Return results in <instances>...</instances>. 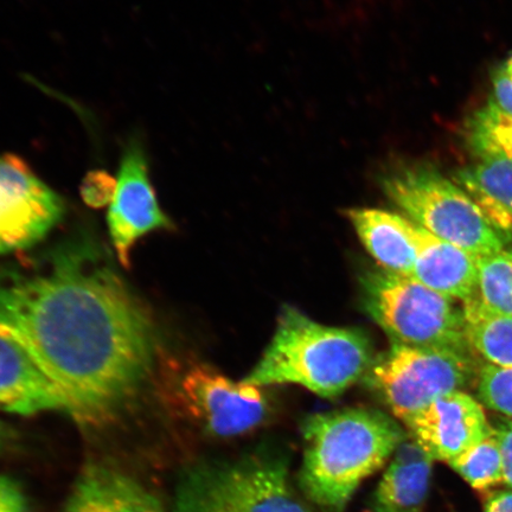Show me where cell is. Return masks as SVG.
Here are the masks:
<instances>
[{
	"mask_svg": "<svg viewBox=\"0 0 512 512\" xmlns=\"http://www.w3.org/2000/svg\"><path fill=\"white\" fill-rule=\"evenodd\" d=\"M62 512H166L149 486L121 467L105 462L83 466Z\"/></svg>",
	"mask_w": 512,
	"mask_h": 512,
	"instance_id": "obj_12",
	"label": "cell"
},
{
	"mask_svg": "<svg viewBox=\"0 0 512 512\" xmlns=\"http://www.w3.org/2000/svg\"><path fill=\"white\" fill-rule=\"evenodd\" d=\"M466 336L488 364L512 368V317L495 315L475 297L464 303Z\"/></svg>",
	"mask_w": 512,
	"mask_h": 512,
	"instance_id": "obj_18",
	"label": "cell"
},
{
	"mask_svg": "<svg viewBox=\"0 0 512 512\" xmlns=\"http://www.w3.org/2000/svg\"><path fill=\"white\" fill-rule=\"evenodd\" d=\"M0 512H30L27 491L10 475H0Z\"/></svg>",
	"mask_w": 512,
	"mask_h": 512,
	"instance_id": "obj_25",
	"label": "cell"
},
{
	"mask_svg": "<svg viewBox=\"0 0 512 512\" xmlns=\"http://www.w3.org/2000/svg\"><path fill=\"white\" fill-rule=\"evenodd\" d=\"M492 101L505 113L512 115V53L492 74Z\"/></svg>",
	"mask_w": 512,
	"mask_h": 512,
	"instance_id": "obj_24",
	"label": "cell"
},
{
	"mask_svg": "<svg viewBox=\"0 0 512 512\" xmlns=\"http://www.w3.org/2000/svg\"><path fill=\"white\" fill-rule=\"evenodd\" d=\"M362 304L392 344L469 352L464 310L454 300L407 275L370 271Z\"/></svg>",
	"mask_w": 512,
	"mask_h": 512,
	"instance_id": "obj_6",
	"label": "cell"
},
{
	"mask_svg": "<svg viewBox=\"0 0 512 512\" xmlns=\"http://www.w3.org/2000/svg\"><path fill=\"white\" fill-rule=\"evenodd\" d=\"M18 433L9 424L0 420V454L9 452L17 445Z\"/></svg>",
	"mask_w": 512,
	"mask_h": 512,
	"instance_id": "obj_28",
	"label": "cell"
},
{
	"mask_svg": "<svg viewBox=\"0 0 512 512\" xmlns=\"http://www.w3.org/2000/svg\"><path fill=\"white\" fill-rule=\"evenodd\" d=\"M434 462L408 433L377 485L371 512H422L431 488Z\"/></svg>",
	"mask_w": 512,
	"mask_h": 512,
	"instance_id": "obj_15",
	"label": "cell"
},
{
	"mask_svg": "<svg viewBox=\"0 0 512 512\" xmlns=\"http://www.w3.org/2000/svg\"><path fill=\"white\" fill-rule=\"evenodd\" d=\"M380 185L411 221L437 238L477 259L504 251L503 235L465 190L435 166L395 163L381 172Z\"/></svg>",
	"mask_w": 512,
	"mask_h": 512,
	"instance_id": "obj_5",
	"label": "cell"
},
{
	"mask_svg": "<svg viewBox=\"0 0 512 512\" xmlns=\"http://www.w3.org/2000/svg\"><path fill=\"white\" fill-rule=\"evenodd\" d=\"M165 396L175 411L203 433L235 438L264 425L272 412L261 387L228 379L202 363L168 368Z\"/></svg>",
	"mask_w": 512,
	"mask_h": 512,
	"instance_id": "obj_8",
	"label": "cell"
},
{
	"mask_svg": "<svg viewBox=\"0 0 512 512\" xmlns=\"http://www.w3.org/2000/svg\"><path fill=\"white\" fill-rule=\"evenodd\" d=\"M348 219L367 251L381 270L412 277L416 248L411 234V220L380 209L348 210Z\"/></svg>",
	"mask_w": 512,
	"mask_h": 512,
	"instance_id": "obj_16",
	"label": "cell"
},
{
	"mask_svg": "<svg viewBox=\"0 0 512 512\" xmlns=\"http://www.w3.org/2000/svg\"><path fill=\"white\" fill-rule=\"evenodd\" d=\"M108 230L120 264L131 266V253L143 236L172 223L157 201L144 146L132 139L125 147L117 178V191L108 210Z\"/></svg>",
	"mask_w": 512,
	"mask_h": 512,
	"instance_id": "obj_10",
	"label": "cell"
},
{
	"mask_svg": "<svg viewBox=\"0 0 512 512\" xmlns=\"http://www.w3.org/2000/svg\"><path fill=\"white\" fill-rule=\"evenodd\" d=\"M0 337L54 384L78 424L113 421L157 361L155 325L98 243H63L29 268L0 271Z\"/></svg>",
	"mask_w": 512,
	"mask_h": 512,
	"instance_id": "obj_1",
	"label": "cell"
},
{
	"mask_svg": "<svg viewBox=\"0 0 512 512\" xmlns=\"http://www.w3.org/2000/svg\"><path fill=\"white\" fill-rule=\"evenodd\" d=\"M463 133L477 159L512 160V115L491 99L466 119Z\"/></svg>",
	"mask_w": 512,
	"mask_h": 512,
	"instance_id": "obj_19",
	"label": "cell"
},
{
	"mask_svg": "<svg viewBox=\"0 0 512 512\" xmlns=\"http://www.w3.org/2000/svg\"><path fill=\"white\" fill-rule=\"evenodd\" d=\"M478 394L486 407L512 420V368L486 364L479 371Z\"/></svg>",
	"mask_w": 512,
	"mask_h": 512,
	"instance_id": "obj_22",
	"label": "cell"
},
{
	"mask_svg": "<svg viewBox=\"0 0 512 512\" xmlns=\"http://www.w3.org/2000/svg\"><path fill=\"white\" fill-rule=\"evenodd\" d=\"M172 512H315L294 488L285 457L255 453L201 462L179 475Z\"/></svg>",
	"mask_w": 512,
	"mask_h": 512,
	"instance_id": "obj_4",
	"label": "cell"
},
{
	"mask_svg": "<svg viewBox=\"0 0 512 512\" xmlns=\"http://www.w3.org/2000/svg\"><path fill=\"white\" fill-rule=\"evenodd\" d=\"M509 254L511 255V258H512V249H510V251H508Z\"/></svg>",
	"mask_w": 512,
	"mask_h": 512,
	"instance_id": "obj_29",
	"label": "cell"
},
{
	"mask_svg": "<svg viewBox=\"0 0 512 512\" xmlns=\"http://www.w3.org/2000/svg\"><path fill=\"white\" fill-rule=\"evenodd\" d=\"M476 298L495 315L512 317V258L499 252L477 259Z\"/></svg>",
	"mask_w": 512,
	"mask_h": 512,
	"instance_id": "obj_20",
	"label": "cell"
},
{
	"mask_svg": "<svg viewBox=\"0 0 512 512\" xmlns=\"http://www.w3.org/2000/svg\"><path fill=\"white\" fill-rule=\"evenodd\" d=\"M484 512H512V490H501L486 499Z\"/></svg>",
	"mask_w": 512,
	"mask_h": 512,
	"instance_id": "obj_27",
	"label": "cell"
},
{
	"mask_svg": "<svg viewBox=\"0 0 512 512\" xmlns=\"http://www.w3.org/2000/svg\"><path fill=\"white\" fill-rule=\"evenodd\" d=\"M448 465L477 491H488L504 483L501 447L495 433Z\"/></svg>",
	"mask_w": 512,
	"mask_h": 512,
	"instance_id": "obj_21",
	"label": "cell"
},
{
	"mask_svg": "<svg viewBox=\"0 0 512 512\" xmlns=\"http://www.w3.org/2000/svg\"><path fill=\"white\" fill-rule=\"evenodd\" d=\"M405 426L434 460L447 464L495 433L483 406L463 390L441 396Z\"/></svg>",
	"mask_w": 512,
	"mask_h": 512,
	"instance_id": "obj_11",
	"label": "cell"
},
{
	"mask_svg": "<svg viewBox=\"0 0 512 512\" xmlns=\"http://www.w3.org/2000/svg\"><path fill=\"white\" fill-rule=\"evenodd\" d=\"M473 371L469 352L390 344L362 380L406 424L441 396L469 386Z\"/></svg>",
	"mask_w": 512,
	"mask_h": 512,
	"instance_id": "obj_7",
	"label": "cell"
},
{
	"mask_svg": "<svg viewBox=\"0 0 512 512\" xmlns=\"http://www.w3.org/2000/svg\"><path fill=\"white\" fill-rule=\"evenodd\" d=\"M416 248L412 277L456 302L466 303L476 296L477 258L464 249L441 240L411 221Z\"/></svg>",
	"mask_w": 512,
	"mask_h": 512,
	"instance_id": "obj_13",
	"label": "cell"
},
{
	"mask_svg": "<svg viewBox=\"0 0 512 512\" xmlns=\"http://www.w3.org/2000/svg\"><path fill=\"white\" fill-rule=\"evenodd\" d=\"M374 358L366 332L319 324L285 306L270 345L243 381L261 388L298 384L332 399L363 379Z\"/></svg>",
	"mask_w": 512,
	"mask_h": 512,
	"instance_id": "obj_3",
	"label": "cell"
},
{
	"mask_svg": "<svg viewBox=\"0 0 512 512\" xmlns=\"http://www.w3.org/2000/svg\"><path fill=\"white\" fill-rule=\"evenodd\" d=\"M117 191V179L106 171L88 172L81 185L82 200L87 206L100 209L112 203Z\"/></svg>",
	"mask_w": 512,
	"mask_h": 512,
	"instance_id": "obj_23",
	"label": "cell"
},
{
	"mask_svg": "<svg viewBox=\"0 0 512 512\" xmlns=\"http://www.w3.org/2000/svg\"><path fill=\"white\" fill-rule=\"evenodd\" d=\"M0 411L34 415L68 414L59 390L19 345L0 337Z\"/></svg>",
	"mask_w": 512,
	"mask_h": 512,
	"instance_id": "obj_14",
	"label": "cell"
},
{
	"mask_svg": "<svg viewBox=\"0 0 512 512\" xmlns=\"http://www.w3.org/2000/svg\"><path fill=\"white\" fill-rule=\"evenodd\" d=\"M453 178L499 234H512V160L477 159Z\"/></svg>",
	"mask_w": 512,
	"mask_h": 512,
	"instance_id": "obj_17",
	"label": "cell"
},
{
	"mask_svg": "<svg viewBox=\"0 0 512 512\" xmlns=\"http://www.w3.org/2000/svg\"><path fill=\"white\" fill-rule=\"evenodd\" d=\"M66 214L63 198L21 157L0 156V254L40 243Z\"/></svg>",
	"mask_w": 512,
	"mask_h": 512,
	"instance_id": "obj_9",
	"label": "cell"
},
{
	"mask_svg": "<svg viewBox=\"0 0 512 512\" xmlns=\"http://www.w3.org/2000/svg\"><path fill=\"white\" fill-rule=\"evenodd\" d=\"M495 434L501 447L504 483L512 490V420H504L495 428Z\"/></svg>",
	"mask_w": 512,
	"mask_h": 512,
	"instance_id": "obj_26",
	"label": "cell"
},
{
	"mask_svg": "<svg viewBox=\"0 0 512 512\" xmlns=\"http://www.w3.org/2000/svg\"><path fill=\"white\" fill-rule=\"evenodd\" d=\"M298 483L322 512H344L363 482L375 475L408 433L373 408H347L310 416L303 425Z\"/></svg>",
	"mask_w": 512,
	"mask_h": 512,
	"instance_id": "obj_2",
	"label": "cell"
}]
</instances>
